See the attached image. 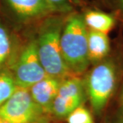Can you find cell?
Returning <instances> with one entry per match:
<instances>
[{
    "label": "cell",
    "mask_w": 123,
    "mask_h": 123,
    "mask_svg": "<svg viewBox=\"0 0 123 123\" xmlns=\"http://www.w3.org/2000/svg\"><path fill=\"white\" fill-rule=\"evenodd\" d=\"M68 123H94L92 114L84 106H79L67 117Z\"/></svg>",
    "instance_id": "cell-13"
},
{
    "label": "cell",
    "mask_w": 123,
    "mask_h": 123,
    "mask_svg": "<svg viewBox=\"0 0 123 123\" xmlns=\"http://www.w3.org/2000/svg\"><path fill=\"white\" fill-rule=\"evenodd\" d=\"M0 123H10L8 122V121H6V120L3 118H1V116H0Z\"/></svg>",
    "instance_id": "cell-18"
},
{
    "label": "cell",
    "mask_w": 123,
    "mask_h": 123,
    "mask_svg": "<svg viewBox=\"0 0 123 123\" xmlns=\"http://www.w3.org/2000/svg\"><path fill=\"white\" fill-rule=\"evenodd\" d=\"M118 70L115 62L106 58L95 64L86 82V94L93 111L99 114L104 110L116 87Z\"/></svg>",
    "instance_id": "cell-3"
},
{
    "label": "cell",
    "mask_w": 123,
    "mask_h": 123,
    "mask_svg": "<svg viewBox=\"0 0 123 123\" xmlns=\"http://www.w3.org/2000/svg\"><path fill=\"white\" fill-rule=\"evenodd\" d=\"M87 95L85 83L76 76L63 79L53 101L51 113L57 118H65L79 106Z\"/></svg>",
    "instance_id": "cell-6"
},
{
    "label": "cell",
    "mask_w": 123,
    "mask_h": 123,
    "mask_svg": "<svg viewBox=\"0 0 123 123\" xmlns=\"http://www.w3.org/2000/svg\"><path fill=\"white\" fill-rule=\"evenodd\" d=\"M65 19L61 14L50 15L43 21L36 38L40 61L49 77L63 80L73 75L62 56L60 38Z\"/></svg>",
    "instance_id": "cell-1"
},
{
    "label": "cell",
    "mask_w": 123,
    "mask_h": 123,
    "mask_svg": "<svg viewBox=\"0 0 123 123\" xmlns=\"http://www.w3.org/2000/svg\"><path fill=\"white\" fill-rule=\"evenodd\" d=\"M17 87L12 73L8 69H0V107L12 95Z\"/></svg>",
    "instance_id": "cell-11"
},
{
    "label": "cell",
    "mask_w": 123,
    "mask_h": 123,
    "mask_svg": "<svg viewBox=\"0 0 123 123\" xmlns=\"http://www.w3.org/2000/svg\"><path fill=\"white\" fill-rule=\"evenodd\" d=\"M47 123V122H46L44 120H40V121H38V122H36V123Z\"/></svg>",
    "instance_id": "cell-19"
},
{
    "label": "cell",
    "mask_w": 123,
    "mask_h": 123,
    "mask_svg": "<svg viewBox=\"0 0 123 123\" xmlns=\"http://www.w3.org/2000/svg\"><path fill=\"white\" fill-rule=\"evenodd\" d=\"M62 56L71 74L83 73L90 64L88 29L83 16L72 13L65 19L60 38Z\"/></svg>",
    "instance_id": "cell-2"
},
{
    "label": "cell",
    "mask_w": 123,
    "mask_h": 123,
    "mask_svg": "<svg viewBox=\"0 0 123 123\" xmlns=\"http://www.w3.org/2000/svg\"><path fill=\"white\" fill-rule=\"evenodd\" d=\"M88 51L90 63L95 65L105 60L110 52V42L107 34L88 30Z\"/></svg>",
    "instance_id": "cell-9"
},
{
    "label": "cell",
    "mask_w": 123,
    "mask_h": 123,
    "mask_svg": "<svg viewBox=\"0 0 123 123\" xmlns=\"http://www.w3.org/2000/svg\"><path fill=\"white\" fill-rule=\"evenodd\" d=\"M19 21H29L54 14L47 0H1Z\"/></svg>",
    "instance_id": "cell-7"
},
{
    "label": "cell",
    "mask_w": 123,
    "mask_h": 123,
    "mask_svg": "<svg viewBox=\"0 0 123 123\" xmlns=\"http://www.w3.org/2000/svg\"><path fill=\"white\" fill-rule=\"evenodd\" d=\"M116 123H123V112L120 111V114L119 116V118L117 120Z\"/></svg>",
    "instance_id": "cell-17"
},
{
    "label": "cell",
    "mask_w": 123,
    "mask_h": 123,
    "mask_svg": "<svg viewBox=\"0 0 123 123\" xmlns=\"http://www.w3.org/2000/svg\"><path fill=\"white\" fill-rule=\"evenodd\" d=\"M12 73L17 86L25 88L49 77L40 61L36 39L31 40L23 48Z\"/></svg>",
    "instance_id": "cell-5"
},
{
    "label": "cell",
    "mask_w": 123,
    "mask_h": 123,
    "mask_svg": "<svg viewBox=\"0 0 123 123\" xmlns=\"http://www.w3.org/2000/svg\"><path fill=\"white\" fill-rule=\"evenodd\" d=\"M12 44V38L8 28L0 18V69L11 55Z\"/></svg>",
    "instance_id": "cell-12"
},
{
    "label": "cell",
    "mask_w": 123,
    "mask_h": 123,
    "mask_svg": "<svg viewBox=\"0 0 123 123\" xmlns=\"http://www.w3.org/2000/svg\"><path fill=\"white\" fill-rule=\"evenodd\" d=\"M53 14H64L73 10L75 0H47Z\"/></svg>",
    "instance_id": "cell-14"
},
{
    "label": "cell",
    "mask_w": 123,
    "mask_h": 123,
    "mask_svg": "<svg viewBox=\"0 0 123 123\" xmlns=\"http://www.w3.org/2000/svg\"><path fill=\"white\" fill-rule=\"evenodd\" d=\"M116 4L119 10L123 15V0H116Z\"/></svg>",
    "instance_id": "cell-16"
},
{
    "label": "cell",
    "mask_w": 123,
    "mask_h": 123,
    "mask_svg": "<svg viewBox=\"0 0 123 123\" xmlns=\"http://www.w3.org/2000/svg\"><path fill=\"white\" fill-rule=\"evenodd\" d=\"M87 27L94 30L107 34L116 25V18L110 14L99 10H88L83 16Z\"/></svg>",
    "instance_id": "cell-10"
},
{
    "label": "cell",
    "mask_w": 123,
    "mask_h": 123,
    "mask_svg": "<svg viewBox=\"0 0 123 123\" xmlns=\"http://www.w3.org/2000/svg\"><path fill=\"white\" fill-rule=\"evenodd\" d=\"M120 111L123 112V84L120 95Z\"/></svg>",
    "instance_id": "cell-15"
},
{
    "label": "cell",
    "mask_w": 123,
    "mask_h": 123,
    "mask_svg": "<svg viewBox=\"0 0 123 123\" xmlns=\"http://www.w3.org/2000/svg\"><path fill=\"white\" fill-rule=\"evenodd\" d=\"M43 110L31 96L29 88L17 87L0 107V116L10 123H34L44 120Z\"/></svg>",
    "instance_id": "cell-4"
},
{
    "label": "cell",
    "mask_w": 123,
    "mask_h": 123,
    "mask_svg": "<svg viewBox=\"0 0 123 123\" xmlns=\"http://www.w3.org/2000/svg\"><path fill=\"white\" fill-rule=\"evenodd\" d=\"M62 81L47 77L29 88L33 100L41 107L44 114L51 113L53 101L57 96Z\"/></svg>",
    "instance_id": "cell-8"
}]
</instances>
